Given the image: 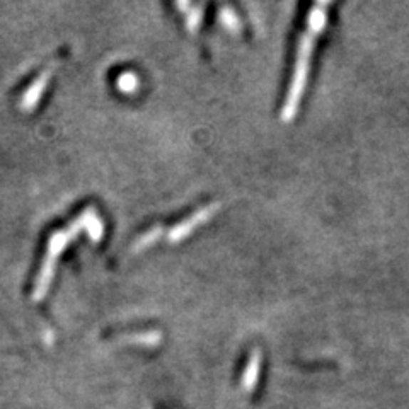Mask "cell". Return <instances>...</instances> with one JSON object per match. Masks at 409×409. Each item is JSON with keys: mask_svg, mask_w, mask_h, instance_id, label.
<instances>
[{"mask_svg": "<svg viewBox=\"0 0 409 409\" xmlns=\"http://www.w3.org/2000/svg\"><path fill=\"white\" fill-rule=\"evenodd\" d=\"M162 234H164V229L160 227V225H155L154 229L147 230L145 234H142V236L135 241L133 251H142V249H145V247L152 246L154 242H157L159 239L162 237Z\"/></svg>", "mask_w": 409, "mask_h": 409, "instance_id": "6", "label": "cell"}, {"mask_svg": "<svg viewBox=\"0 0 409 409\" xmlns=\"http://www.w3.org/2000/svg\"><path fill=\"white\" fill-rule=\"evenodd\" d=\"M82 230H86V234L93 242H99L104 236V224L99 217L98 210L94 207L86 208L84 212L72 222L68 227L62 230H56L51 234V237L48 239V247L45 252V258H43L40 273H38L36 284L33 289V300L34 302H40L45 299V295L50 290L51 281H53L55 268L58 263L60 256L65 251L73 239H77L82 234Z\"/></svg>", "mask_w": 409, "mask_h": 409, "instance_id": "2", "label": "cell"}, {"mask_svg": "<svg viewBox=\"0 0 409 409\" xmlns=\"http://www.w3.org/2000/svg\"><path fill=\"white\" fill-rule=\"evenodd\" d=\"M176 7H180L185 11L186 14V24H188V29L191 33H195L198 29V26L202 24L203 19V6L200 4H185L180 2L176 4Z\"/></svg>", "mask_w": 409, "mask_h": 409, "instance_id": "5", "label": "cell"}, {"mask_svg": "<svg viewBox=\"0 0 409 409\" xmlns=\"http://www.w3.org/2000/svg\"><path fill=\"white\" fill-rule=\"evenodd\" d=\"M219 208H220L219 203H212V204H207V207L198 208L193 215H190L188 219H185L181 224H177L176 227L171 229V232L167 234L169 241L180 242L185 237L191 236V232H193L195 229H198L200 225H203L204 222L210 220V217L215 215V213L219 212Z\"/></svg>", "mask_w": 409, "mask_h": 409, "instance_id": "3", "label": "cell"}, {"mask_svg": "<svg viewBox=\"0 0 409 409\" xmlns=\"http://www.w3.org/2000/svg\"><path fill=\"white\" fill-rule=\"evenodd\" d=\"M220 21H222V24H224L225 28L229 29V31H234V33L241 31V21H239L237 14L230 7L222 9V11H220Z\"/></svg>", "mask_w": 409, "mask_h": 409, "instance_id": "8", "label": "cell"}, {"mask_svg": "<svg viewBox=\"0 0 409 409\" xmlns=\"http://www.w3.org/2000/svg\"><path fill=\"white\" fill-rule=\"evenodd\" d=\"M51 73H53V67L46 68V71L40 73V76L34 79L33 84L24 90L23 99H21V108H23V111H33L34 108L38 106V103L41 101L43 94H45Z\"/></svg>", "mask_w": 409, "mask_h": 409, "instance_id": "4", "label": "cell"}, {"mask_svg": "<svg viewBox=\"0 0 409 409\" xmlns=\"http://www.w3.org/2000/svg\"><path fill=\"white\" fill-rule=\"evenodd\" d=\"M331 6H333L331 2H317L312 6L311 12H309L307 26L299 40L294 73H291L289 90H286L284 108H281V120H284L285 123H290V121L295 118V115H297L300 108V103H302L309 79V68H311L312 55H314L317 40H319V36L323 34L326 23H328L329 19Z\"/></svg>", "mask_w": 409, "mask_h": 409, "instance_id": "1", "label": "cell"}, {"mask_svg": "<svg viewBox=\"0 0 409 409\" xmlns=\"http://www.w3.org/2000/svg\"><path fill=\"white\" fill-rule=\"evenodd\" d=\"M120 90H123L126 94H132L138 89L140 82H138V76L133 72H125L118 77V82H116Z\"/></svg>", "mask_w": 409, "mask_h": 409, "instance_id": "7", "label": "cell"}]
</instances>
